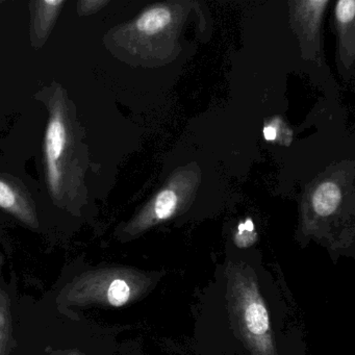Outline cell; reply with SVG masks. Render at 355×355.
Returning <instances> with one entry per match:
<instances>
[{
    "label": "cell",
    "instance_id": "7c38bea8",
    "mask_svg": "<svg viewBox=\"0 0 355 355\" xmlns=\"http://www.w3.org/2000/svg\"><path fill=\"white\" fill-rule=\"evenodd\" d=\"M9 340H3V342H0V355H6L8 349H9Z\"/></svg>",
    "mask_w": 355,
    "mask_h": 355
},
{
    "label": "cell",
    "instance_id": "277c9868",
    "mask_svg": "<svg viewBox=\"0 0 355 355\" xmlns=\"http://www.w3.org/2000/svg\"><path fill=\"white\" fill-rule=\"evenodd\" d=\"M0 209L32 230H38L36 203L24 182L9 174L0 173Z\"/></svg>",
    "mask_w": 355,
    "mask_h": 355
},
{
    "label": "cell",
    "instance_id": "30bf717a",
    "mask_svg": "<svg viewBox=\"0 0 355 355\" xmlns=\"http://www.w3.org/2000/svg\"><path fill=\"white\" fill-rule=\"evenodd\" d=\"M355 3L353 0H340L336 3V16L338 21L348 24L354 19Z\"/></svg>",
    "mask_w": 355,
    "mask_h": 355
},
{
    "label": "cell",
    "instance_id": "ba28073f",
    "mask_svg": "<svg viewBox=\"0 0 355 355\" xmlns=\"http://www.w3.org/2000/svg\"><path fill=\"white\" fill-rule=\"evenodd\" d=\"M257 236L252 220L247 219L243 223L239 224L238 232L234 236V243L240 248H247L254 244Z\"/></svg>",
    "mask_w": 355,
    "mask_h": 355
},
{
    "label": "cell",
    "instance_id": "52a82bcc",
    "mask_svg": "<svg viewBox=\"0 0 355 355\" xmlns=\"http://www.w3.org/2000/svg\"><path fill=\"white\" fill-rule=\"evenodd\" d=\"M12 338V318L8 295L0 288V342Z\"/></svg>",
    "mask_w": 355,
    "mask_h": 355
},
{
    "label": "cell",
    "instance_id": "5b68a950",
    "mask_svg": "<svg viewBox=\"0 0 355 355\" xmlns=\"http://www.w3.org/2000/svg\"><path fill=\"white\" fill-rule=\"evenodd\" d=\"M66 3V0H34L28 3L33 49L38 51L46 44Z\"/></svg>",
    "mask_w": 355,
    "mask_h": 355
},
{
    "label": "cell",
    "instance_id": "3957f363",
    "mask_svg": "<svg viewBox=\"0 0 355 355\" xmlns=\"http://www.w3.org/2000/svg\"><path fill=\"white\" fill-rule=\"evenodd\" d=\"M153 284L149 274L134 268H96L76 276L63 288L59 301L68 306L122 307L146 294Z\"/></svg>",
    "mask_w": 355,
    "mask_h": 355
},
{
    "label": "cell",
    "instance_id": "6da1fadb",
    "mask_svg": "<svg viewBox=\"0 0 355 355\" xmlns=\"http://www.w3.org/2000/svg\"><path fill=\"white\" fill-rule=\"evenodd\" d=\"M37 97L49 113L42 155L49 197L55 207L80 216L89 196L90 159L84 126L69 93L59 83L53 80Z\"/></svg>",
    "mask_w": 355,
    "mask_h": 355
},
{
    "label": "cell",
    "instance_id": "8fae6325",
    "mask_svg": "<svg viewBox=\"0 0 355 355\" xmlns=\"http://www.w3.org/2000/svg\"><path fill=\"white\" fill-rule=\"evenodd\" d=\"M263 137L267 141H274L277 137V130L274 126L268 125L263 128Z\"/></svg>",
    "mask_w": 355,
    "mask_h": 355
},
{
    "label": "cell",
    "instance_id": "7a4b0ae2",
    "mask_svg": "<svg viewBox=\"0 0 355 355\" xmlns=\"http://www.w3.org/2000/svg\"><path fill=\"white\" fill-rule=\"evenodd\" d=\"M227 301L241 340L251 355H277L267 305L250 266L230 261L225 270Z\"/></svg>",
    "mask_w": 355,
    "mask_h": 355
},
{
    "label": "cell",
    "instance_id": "8992f818",
    "mask_svg": "<svg viewBox=\"0 0 355 355\" xmlns=\"http://www.w3.org/2000/svg\"><path fill=\"white\" fill-rule=\"evenodd\" d=\"M340 202V189L331 182L320 184L313 196V209L320 217L332 215L338 209Z\"/></svg>",
    "mask_w": 355,
    "mask_h": 355
},
{
    "label": "cell",
    "instance_id": "9c48e42d",
    "mask_svg": "<svg viewBox=\"0 0 355 355\" xmlns=\"http://www.w3.org/2000/svg\"><path fill=\"white\" fill-rule=\"evenodd\" d=\"M109 3V0H80L76 5V13L80 17H89L98 13Z\"/></svg>",
    "mask_w": 355,
    "mask_h": 355
},
{
    "label": "cell",
    "instance_id": "4fadbf2b",
    "mask_svg": "<svg viewBox=\"0 0 355 355\" xmlns=\"http://www.w3.org/2000/svg\"><path fill=\"white\" fill-rule=\"evenodd\" d=\"M58 355H87V354H85V353H83V352H80V351L69 350V351H66V352L60 353V354H58Z\"/></svg>",
    "mask_w": 355,
    "mask_h": 355
}]
</instances>
